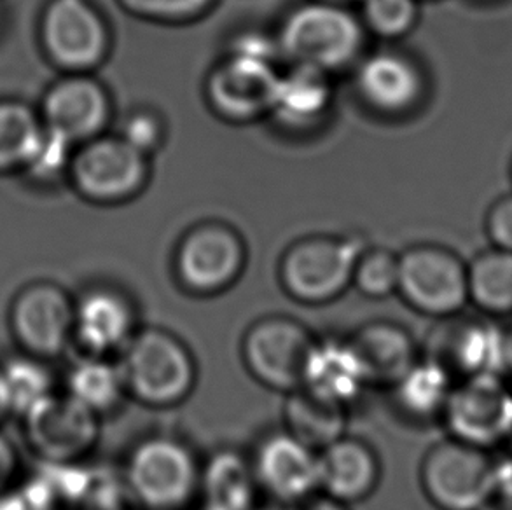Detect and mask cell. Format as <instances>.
I'll return each mask as SVG.
<instances>
[{"instance_id":"obj_1","label":"cell","mask_w":512,"mask_h":510,"mask_svg":"<svg viewBox=\"0 0 512 510\" xmlns=\"http://www.w3.org/2000/svg\"><path fill=\"white\" fill-rule=\"evenodd\" d=\"M201 470L200 451L173 430L142 435L121 465L140 510H193L200 498Z\"/></svg>"},{"instance_id":"obj_2","label":"cell","mask_w":512,"mask_h":510,"mask_svg":"<svg viewBox=\"0 0 512 510\" xmlns=\"http://www.w3.org/2000/svg\"><path fill=\"white\" fill-rule=\"evenodd\" d=\"M118 359L130 399L149 409L180 406L198 385L193 350L165 327L142 325Z\"/></svg>"},{"instance_id":"obj_3","label":"cell","mask_w":512,"mask_h":510,"mask_svg":"<svg viewBox=\"0 0 512 510\" xmlns=\"http://www.w3.org/2000/svg\"><path fill=\"white\" fill-rule=\"evenodd\" d=\"M280 55L292 65L333 72L359 56L364 25L333 0H313L285 16L277 35Z\"/></svg>"},{"instance_id":"obj_4","label":"cell","mask_w":512,"mask_h":510,"mask_svg":"<svg viewBox=\"0 0 512 510\" xmlns=\"http://www.w3.org/2000/svg\"><path fill=\"white\" fill-rule=\"evenodd\" d=\"M418 479L437 510H478L495 498V456L446 435L425 451Z\"/></svg>"},{"instance_id":"obj_5","label":"cell","mask_w":512,"mask_h":510,"mask_svg":"<svg viewBox=\"0 0 512 510\" xmlns=\"http://www.w3.org/2000/svg\"><path fill=\"white\" fill-rule=\"evenodd\" d=\"M367 247L359 236H308L285 250L280 283L308 306L333 303L352 285L355 264Z\"/></svg>"},{"instance_id":"obj_6","label":"cell","mask_w":512,"mask_h":510,"mask_svg":"<svg viewBox=\"0 0 512 510\" xmlns=\"http://www.w3.org/2000/svg\"><path fill=\"white\" fill-rule=\"evenodd\" d=\"M315 339L317 334L296 317L264 315L243 332V366L259 385L285 395L303 385Z\"/></svg>"},{"instance_id":"obj_7","label":"cell","mask_w":512,"mask_h":510,"mask_svg":"<svg viewBox=\"0 0 512 510\" xmlns=\"http://www.w3.org/2000/svg\"><path fill=\"white\" fill-rule=\"evenodd\" d=\"M20 420L28 448L42 463H84L102 434V418L63 388L37 400Z\"/></svg>"},{"instance_id":"obj_8","label":"cell","mask_w":512,"mask_h":510,"mask_svg":"<svg viewBox=\"0 0 512 510\" xmlns=\"http://www.w3.org/2000/svg\"><path fill=\"white\" fill-rule=\"evenodd\" d=\"M397 294L425 317L457 315L469 306L467 262L443 245L409 247L399 255Z\"/></svg>"},{"instance_id":"obj_9","label":"cell","mask_w":512,"mask_h":510,"mask_svg":"<svg viewBox=\"0 0 512 510\" xmlns=\"http://www.w3.org/2000/svg\"><path fill=\"white\" fill-rule=\"evenodd\" d=\"M72 184L93 203H121L146 187L149 156L121 135H98L77 145L69 161Z\"/></svg>"},{"instance_id":"obj_10","label":"cell","mask_w":512,"mask_h":510,"mask_svg":"<svg viewBox=\"0 0 512 510\" xmlns=\"http://www.w3.org/2000/svg\"><path fill=\"white\" fill-rule=\"evenodd\" d=\"M247 250L242 236L224 222H201L175 252V278L187 294L219 296L242 276Z\"/></svg>"},{"instance_id":"obj_11","label":"cell","mask_w":512,"mask_h":510,"mask_svg":"<svg viewBox=\"0 0 512 510\" xmlns=\"http://www.w3.org/2000/svg\"><path fill=\"white\" fill-rule=\"evenodd\" d=\"M441 425L453 439L493 451L512 437V388L500 373L479 374L453 386Z\"/></svg>"},{"instance_id":"obj_12","label":"cell","mask_w":512,"mask_h":510,"mask_svg":"<svg viewBox=\"0 0 512 510\" xmlns=\"http://www.w3.org/2000/svg\"><path fill=\"white\" fill-rule=\"evenodd\" d=\"M9 329L21 353L60 359L74 343V297L53 282L28 283L11 303Z\"/></svg>"},{"instance_id":"obj_13","label":"cell","mask_w":512,"mask_h":510,"mask_svg":"<svg viewBox=\"0 0 512 510\" xmlns=\"http://www.w3.org/2000/svg\"><path fill=\"white\" fill-rule=\"evenodd\" d=\"M41 42L56 67L77 74L104 63L111 32L90 0H49L41 18Z\"/></svg>"},{"instance_id":"obj_14","label":"cell","mask_w":512,"mask_h":510,"mask_svg":"<svg viewBox=\"0 0 512 510\" xmlns=\"http://www.w3.org/2000/svg\"><path fill=\"white\" fill-rule=\"evenodd\" d=\"M257 488L270 502L298 505L319 493V451L284 427L257 437L249 451Z\"/></svg>"},{"instance_id":"obj_15","label":"cell","mask_w":512,"mask_h":510,"mask_svg":"<svg viewBox=\"0 0 512 510\" xmlns=\"http://www.w3.org/2000/svg\"><path fill=\"white\" fill-rule=\"evenodd\" d=\"M434 322L423 341V357L443 367L455 381L499 373L500 325L493 318L464 310Z\"/></svg>"},{"instance_id":"obj_16","label":"cell","mask_w":512,"mask_h":510,"mask_svg":"<svg viewBox=\"0 0 512 510\" xmlns=\"http://www.w3.org/2000/svg\"><path fill=\"white\" fill-rule=\"evenodd\" d=\"M41 119L49 137L76 149L102 135L111 119V97L88 72L67 74L42 98Z\"/></svg>"},{"instance_id":"obj_17","label":"cell","mask_w":512,"mask_h":510,"mask_svg":"<svg viewBox=\"0 0 512 510\" xmlns=\"http://www.w3.org/2000/svg\"><path fill=\"white\" fill-rule=\"evenodd\" d=\"M139 308L112 285H93L74 299V343L81 355L118 359L137 334Z\"/></svg>"},{"instance_id":"obj_18","label":"cell","mask_w":512,"mask_h":510,"mask_svg":"<svg viewBox=\"0 0 512 510\" xmlns=\"http://www.w3.org/2000/svg\"><path fill=\"white\" fill-rule=\"evenodd\" d=\"M278 76L275 62L229 53L208 76V102L219 116L231 121L270 114Z\"/></svg>"},{"instance_id":"obj_19","label":"cell","mask_w":512,"mask_h":510,"mask_svg":"<svg viewBox=\"0 0 512 510\" xmlns=\"http://www.w3.org/2000/svg\"><path fill=\"white\" fill-rule=\"evenodd\" d=\"M301 388L352 411L371 385L348 336H317Z\"/></svg>"},{"instance_id":"obj_20","label":"cell","mask_w":512,"mask_h":510,"mask_svg":"<svg viewBox=\"0 0 512 510\" xmlns=\"http://www.w3.org/2000/svg\"><path fill=\"white\" fill-rule=\"evenodd\" d=\"M371 388L388 390L422 359V345L406 325L376 318L348 334Z\"/></svg>"},{"instance_id":"obj_21","label":"cell","mask_w":512,"mask_h":510,"mask_svg":"<svg viewBox=\"0 0 512 510\" xmlns=\"http://www.w3.org/2000/svg\"><path fill=\"white\" fill-rule=\"evenodd\" d=\"M381 460L369 442L345 434L319 451V486L322 493L353 505L373 497L381 483Z\"/></svg>"},{"instance_id":"obj_22","label":"cell","mask_w":512,"mask_h":510,"mask_svg":"<svg viewBox=\"0 0 512 510\" xmlns=\"http://www.w3.org/2000/svg\"><path fill=\"white\" fill-rule=\"evenodd\" d=\"M357 90L376 111L406 112L422 98V70L408 56L380 51L367 56L357 70Z\"/></svg>"},{"instance_id":"obj_23","label":"cell","mask_w":512,"mask_h":510,"mask_svg":"<svg viewBox=\"0 0 512 510\" xmlns=\"http://www.w3.org/2000/svg\"><path fill=\"white\" fill-rule=\"evenodd\" d=\"M249 453L219 448L203 456L198 504L215 510H252L259 497Z\"/></svg>"},{"instance_id":"obj_24","label":"cell","mask_w":512,"mask_h":510,"mask_svg":"<svg viewBox=\"0 0 512 510\" xmlns=\"http://www.w3.org/2000/svg\"><path fill=\"white\" fill-rule=\"evenodd\" d=\"M455 383L457 381L443 367L422 355V359L387 392L395 413L402 420L429 427L443 420Z\"/></svg>"},{"instance_id":"obj_25","label":"cell","mask_w":512,"mask_h":510,"mask_svg":"<svg viewBox=\"0 0 512 510\" xmlns=\"http://www.w3.org/2000/svg\"><path fill=\"white\" fill-rule=\"evenodd\" d=\"M333 102V86L324 70L292 65L280 72L270 114L289 128H308L326 116Z\"/></svg>"},{"instance_id":"obj_26","label":"cell","mask_w":512,"mask_h":510,"mask_svg":"<svg viewBox=\"0 0 512 510\" xmlns=\"http://www.w3.org/2000/svg\"><path fill=\"white\" fill-rule=\"evenodd\" d=\"M63 390L105 420L130 399L119 360L81 355L63 378Z\"/></svg>"},{"instance_id":"obj_27","label":"cell","mask_w":512,"mask_h":510,"mask_svg":"<svg viewBox=\"0 0 512 510\" xmlns=\"http://www.w3.org/2000/svg\"><path fill=\"white\" fill-rule=\"evenodd\" d=\"M282 420L287 432L315 451H322L348 434L350 409L322 399L306 388H296L285 393Z\"/></svg>"},{"instance_id":"obj_28","label":"cell","mask_w":512,"mask_h":510,"mask_svg":"<svg viewBox=\"0 0 512 510\" xmlns=\"http://www.w3.org/2000/svg\"><path fill=\"white\" fill-rule=\"evenodd\" d=\"M469 304L486 317H512V252L492 247L467 262Z\"/></svg>"},{"instance_id":"obj_29","label":"cell","mask_w":512,"mask_h":510,"mask_svg":"<svg viewBox=\"0 0 512 510\" xmlns=\"http://www.w3.org/2000/svg\"><path fill=\"white\" fill-rule=\"evenodd\" d=\"M44 142L39 112L20 100H0V173L30 168Z\"/></svg>"},{"instance_id":"obj_30","label":"cell","mask_w":512,"mask_h":510,"mask_svg":"<svg viewBox=\"0 0 512 510\" xmlns=\"http://www.w3.org/2000/svg\"><path fill=\"white\" fill-rule=\"evenodd\" d=\"M49 364L48 360L21 352L0 362L13 416L20 418L37 400L58 390Z\"/></svg>"},{"instance_id":"obj_31","label":"cell","mask_w":512,"mask_h":510,"mask_svg":"<svg viewBox=\"0 0 512 510\" xmlns=\"http://www.w3.org/2000/svg\"><path fill=\"white\" fill-rule=\"evenodd\" d=\"M352 285L369 299H387L397 294L399 255L385 249H366L353 271Z\"/></svg>"},{"instance_id":"obj_32","label":"cell","mask_w":512,"mask_h":510,"mask_svg":"<svg viewBox=\"0 0 512 510\" xmlns=\"http://www.w3.org/2000/svg\"><path fill=\"white\" fill-rule=\"evenodd\" d=\"M366 27L385 39H399L416 27L418 0H362Z\"/></svg>"},{"instance_id":"obj_33","label":"cell","mask_w":512,"mask_h":510,"mask_svg":"<svg viewBox=\"0 0 512 510\" xmlns=\"http://www.w3.org/2000/svg\"><path fill=\"white\" fill-rule=\"evenodd\" d=\"M118 2L133 16L156 21L193 20L214 4V0H118Z\"/></svg>"},{"instance_id":"obj_34","label":"cell","mask_w":512,"mask_h":510,"mask_svg":"<svg viewBox=\"0 0 512 510\" xmlns=\"http://www.w3.org/2000/svg\"><path fill=\"white\" fill-rule=\"evenodd\" d=\"M130 142L133 147H137L144 154H151L160 147L163 138H165V125L161 121L160 114L154 111H133L123 123V130L119 133Z\"/></svg>"},{"instance_id":"obj_35","label":"cell","mask_w":512,"mask_h":510,"mask_svg":"<svg viewBox=\"0 0 512 510\" xmlns=\"http://www.w3.org/2000/svg\"><path fill=\"white\" fill-rule=\"evenodd\" d=\"M486 235L493 247L512 252V194L493 201L486 214Z\"/></svg>"},{"instance_id":"obj_36","label":"cell","mask_w":512,"mask_h":510,"mask_svg":"<svg viewBox=\"0 0 512 510\" xmlns=\"http://www.w3.org/2000/svg\"><path fill=\"white\" fill-rule=\"evenodd\" d=\"M21 460L11 439L0 434V495H6L20 484Z\"/></svg>"},{"instance_id":"obj_37","label":"cell","mask_w":512,"mask_h":510,"mask_svg":"<svg viewBox=\"0 0 512 510\" xmlns=\"http://www.w3.org/2000/svg\"><path fill=\"white\" fill-rule=\"evenodd\" d=\"M495 497L512 504V451L495 456Z\"/></svg>"},{"instance_id":"obj_38","label":"cell","mask_w":512,"mask_h":510,"mask_svg":"<svg viewBox=\"0 0 512 510\" xmlns=\"http://www.w3.org/2000/svg\"><path fill=\"white\" fill-rule=\"evenodd\" d=\"M499 373L512 378V322L500 325Z\"/></svg>"},{"instance_id":"obj_39","label":"cell","mask_w":512,"mask_h":510,"mask_svg":"<svg viewBox=\"0 0 512 510\" xmlns=\"http://www.w3.org/2000/svg\"><path fill=\"white\" fill-rule=\"evenodd\" d=\"M292 510H352L350 505L343 504L336 498L329 497L326 493H315L310 498H306L305 502L298 505H292Z\"/></svg>"},{"instance_id":"obj_40","label":"cell","mask_w":512,"mask_h":510,"mask_svg":"<svg viewBox=\"0 0 512 510\" xmlns=\"http://www.w3.org/2000/svg\"><path fill=\"white\" fill-rule=\"evenodd\" d=\"M9 416H13V414H11V406H9L4 374H2V369H0V423L6 421Z\"/></svg>"},{"instance_id":"obj_41","label":"cell","mask_w":512,"mask_h":510,"mask_svg":"<svg viewBox=\"0 0 512 510\" xmlns=\"http://www.w3.org/2000/svg\"><path fill=\"white\" fill-rule=\"evenodd\" d=\"M478 510H512V504H507L504 500H500V498H493L490 500L488 504L483 505L481 509Z\"/></svg>"},{"instance_id":"obj_42","label":"cell","mask_w":512,"mask_h":510,"mask_svg":"<svg viewBox=\"0 0 512 510\" xmlns=\"http://www.w3.org/2000/svg\"><path fill=\"white\" fill-rule=\"evenodd\" d=\"M252 510H292L291 505L275 504V502H268V504H257Z\"/></svg>"},{"instance_id":"obj_43","label":"cell","mask_w":512,"mask_h":510,"mask_svg":"<svg viewBox=\"0 0 512 510\" xmlns=\"http://www.w3.org/2000/svg\"><path fill=\"white\" fill-rule=\"evenodd\" d=\"M333 2H343V0H333Z\"/></svg>"}]
</instances>
